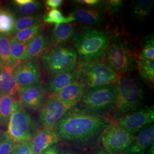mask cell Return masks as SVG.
<instances>
[{
  "label": "cell",
  "instance_id": "obj_1",
  "mask_svg": "<svg viewBox=\"0 0 154 154\" xmlns=\"http://www.w3.org/2000/svg\"><path fill=\"white\" fill-rule=\"evenodd\" d=\"M109 124L101 116L72 109L57 122L53 130L65 143L85 144L98 138Z\"/></svg>",
  "mask_w": 154,
  "mask_h": 154
},
{
  "label": "cell",
  "instance_id": "obj_2",
  "mask_svg": "<svg viewBox=\"0 0 154 154\" xmlns=\"http://www.w3.org/2000/svg\"><path fill=\"white\" fill-rule=\"evenodd\" d=\"M79 63L100 61L110 45L108 34L104 31L84 27L76 31L72 38Z\"/></svg>",
  "mask_w": 154,
  "mask_h": 154
},
{
  "label": "cell",
  "instance_id": "obj_3",
  "mask_svg": "<svg viewBox=\"0 0 154 154\" xmlns=\"http://www.w3.org/2000/svg\"><path fill=\"white\" fill-rule=\"evenodd\" d=\"M114 86L116 98L112 108L120 117L138 110L143 104V89L135 79L129 76L120 77Z\"/></svg>",
  "mask_w": 154,
  "mask_h": 154
},
{
  "label": "cell",
  "instance_id": "obj_4",
  "mask_svg": "<svg viewBox=\"0 0 154 154\" xmlns=\"http://www.w3.org/2000/svg\"><path fill=\"white\" fill-rule=\"evenodd\" d=\"M115 98L114 85L86 88L78 103L72 109L88 114L100 116L113 107Z\"/></svg>",
  "mask_w": 154,
  "mask_h": 154
},
{
  "label": "cell",
  "instance_id": "obj_5",
  "mask_svg": "<svg viewBox=\"0 0 154 154\" xmlns=\"http://www.w3.org/2000/svg\"><path fill=\"white\" fill-rule=\"evenodd\" d=\"M75 70L77 81L82 83L86 88L114 85L120 78L119 74L102 60L79 63Z\"/></svg>",
  "mask_w": 154,
  "mask_h": 154
},
{
  "label": "cell",
  "instance_id": "obj_6",
  "mask_svg": "<svg viewBox=\"0 0 154 154\" xmlns=\"http://www.w3.org/2000/svg\"><path fill=\"white\" fill-rule=\"evenodd\" d=\"M7 134L14 144L32 140L38 132L35 122L17 99L12 107Z\"/></svg>",
  "mask_w": 154,
  "mask_h": 154
},
{
  "label": "cell",
  "instance_id": "obj_7",
  "mask_svg": "<svg viewBox=\"0 0 154 154\" xmlns=\"http://www.w3.org/2000/svg\"><path fill=\"white\" fill-rule=\"evenodd\" d=\"M78 57L74 49L67 45H62L48 50L41 57L43 70L50 75L75 69Z\"/></svg>",
  "mask_w": 154,
  "mask_h": 154
},
{
  "label": "cell",
  "instance_id": "obj_8",
  "mask_svg": "<svg viewBox=\"0 0 154 154\" xmlns=\"http://www.w3.org/2000/svg\"><path fill=\"white\" fill-rule=\"evenodd\" d=\"M106 63L117 74H128L137 67V60L129 47L119 41H114L105 55Z\"/></svg>",
  "mask_w": 154,
  "mask_h": 154
},
{
  "label": "cell",
  "instance_id": "obj_9",
  "mask_svg": "<svg viewBox=\"0 0 154 154\" xmlns=\"http://www.w3.org/2000/svg\"><path fill=\"white\" fill-rule=\"evenodd\" d=\"M100 137L102 144L106 151L110 154H115L123 152L129 147L135 135L113 122L106 126Z\"/></svg>",
  "mask_w": 154,
  "mask_h": 154
},
{
  "label": "cell",
  "instance_id": "obj_10",
  "mask_svg": "<svg viewBox=\"0 0 154 154\" xmlns=\"http://www.w3.org/2000/svg\"><path fill=\"white\" fill-rule=\"evenodd\" d=\"M69 110L57 95L50 94L39 108V122L44 128L53 130L57 122Z\"/></svg>",
  "mask_w": 154,
  "mask_h": 154
},
{
  "label": "cell",
  "instance_id": "obj_11",
  "mask_svg": "<svg viewBox=\"0 0 154 154\" xmlns=\"http://www.w3.org/2000/svg\"><path fill=\"white\" fill-rule=\"evenodd\" d=\"M154 120V108L151 107L137 110L122 116L116 123L127 131L134 134L150 125Z\"/></svg>",
  "mask_w": 154,
  "mask_h": 154
},
{
  "label": "cell",
  "instance_id": "obj_12",
  "mask_svg": "<svg viewBox=\"0 0 154 154\" xmlns=\"http://www.w3.org/2000/svg\"><path fill=\"white\" fill-rule=\"evenodd\" d=\"M13 75L20 88L41 83V72L38 60L21 62L13 70Z\"/></svg>",
  "mask_w": 154,
  "mask_h": 154
},
{
  "label": "cell",
  "instance_id": "obj_13",
  "mask_svg": "<svg viewBox=\"0 0 154 154\" xmlns=\"http://www.w3.org/2000/svg\"><path fill=\"white\" fill-rule=\"evenodd\" d=\"M46 93L45 87L41 83L20 88L18 100L23 108L35 111L44 103Z\"/></svg>",
  "mask_w": 154,
  "mask_h": 154
},
{
  "label": "cell",
  "instance_id": "obj_14",
  "mask_svg": "<svg viewBox=\"0 0 154 154\" xmlns=\"http://www.w3.org/2000/svg\"><path fill=\"white\" fill-rule=\"evenodd\" d=\"M154 125L144 127L139 131L131 144L122 153L123 154H144L149 146L154 144Z\"/></svg>",
  "mask_w": 154,
  "mask_h": 154
},
{
  "label": "cell",
  "instance_id": "obj_15",
  "mask_svg": "<svg viewBox=\"0 0 154 154\" xmlns=\"http://www.w3.org/2000/svg\"><path fill=\"white\" fill-rule=\"evenodd\" d=\"M72 16L75 20L88 28L100 27L106 20L105 13L96 9H89L77 7L72 9Z\"/></svg>",
  "mask_w": 154,
  "mask_h": 154
},
{
  "label": "cell",
  "instance_id": "obj_16",
  "mask_svg": "<svg viewBox=\"0 0 154 154\" xmlns=\"http://www.w3.org/2000/svg\"><path fill=\"white\" fill-rule=\"evenodd\" d=\"M48 36L42 32L37 34L28 44L22 62L38 60L49 50Z\"/></svg>",
  "mask_w": 154,
  "mask_h": 154
},
{
  "label": "cell",
  "instance_id": "obj_17",
  "mask_svg": "<svg viewBox=\"0 0 154 154\" xmlns=\"http://www.w3.org/2000/svg\"><path fill=\"white\" fill-rule=\"evenodd\" d=\"M75 81H77L75 70L62 72L51 75L47 81L45 88L50 94L57 95L63 88Z\"/></svg>",
  "mask_w": 154,
  "mask_h": 154
},
{
  "label": "cell",
  "instance_id": "obj_18",
  "mask_svg": "<svg viewBox=\"0 0 154 154\" xmlns=\"http://www.w3.org/2000/svg\"><path fill=\"white\" fill-rule=\"evenodd\" d=\"M86 89L82 83L75 81L63 88L57 96L61 102L70 109L78 103Z\"/></svg>",
  "mask_w": 154,
  "mask_h": 154
},
{
  "label": "cell",
  "instance_id": "obj_19",
  "mask_svg": "<svg viewBox=\"0 0 154 154\" xmlns=\"http://www.w3.org/2000/svg\"><path fill=\"white\" fill-rule=\"evenodd\" d=\"M75 32V26L73 23H62L55 26L48 36L49 46L53 48L64 45L72 39Z\"/></svg>",
  "mask_w": 154,
  "mask_h": 154
},
{
  "label": "cell",
  "instance_id": "obj_20",
  "mask_svg": "<svg viewBox=\"0 0 154 154\" xmlns=\"http://www.w3.org/2000/svg\"><path fill=\"white\" fill-rule=\"evenodd\" d=\"M53 130L44 128L37 132L31 140L34 154H41L59 141Z\"/></svg>",
  "mask_w": 154,
  "mask_h": 154
},
{
  "label": "cell",
  "instance_id": "obj_21",
  "mask_svg": "<svg viewBox=\"0 0 154 154\" xmlns=\"http://www.w3.org/2000/svg\"><path fill=\"white\" fill-rule=\"evenodd\" d=\"M13 68L4 66L0 72V93L16 98L18 94L19 86L13 75Z\"/></svg>",
  "mask_w": 154,
  "mask_h": 154
},
{
  "label": "cell",
  "instance_id": "obj_22",
  "mask_svg": "<svg viewBox=\"0 0 154 154\" xmlns=\"http://www.w3.org/2000/svg\"><path fill=\"white\" fill-rule=\"evenodd\" d=\"M16 20V16L11 10L0 8V34L12 35Z\"/></svg>",
  "mask_w": 154,
  "mask_h": 154
},
{
  "label": "cell",
  "instance_id": "obj_23",
  "mask_svg": "<svg viewBox=\"0 0 154 154\" xmlns=\"http://www.w3.org/2000/svg\"><path fill=\"white\" fill-rule=\"evenodd\" d=\"M13 10H11L16 16L19 18L23 17L33 16L39 15V13L43 10L44 6L39 1L31 0L29 2L22 5H14L13 6Z\"/></svg>",
  "mask_w": 154,
  "mask_h": 154
},
{
  "label": "cell",
  "instance_id": "obj_24",
  "mask_svg": "<svg viewBox=\"0 0 154 154\" xmlns=\"http://www.w3.org/2000/svg\"><path fill=\"white\" fill-rule=\"evenodd\" d=\"M154 1L136 0L131 2V13L134 18L140 21H144L152 11Z\"/></svg>",
  "mask_w": 154,
  "mask_h": 154
},
{
  "label": "cell",
  "instance_id": "obj_25",
  "mask_svg": "<svg viewBox=\"0 0 154 154\" xmlns=\"http://www.w3.org/2000/svg\"><path fill=\"white\" fill-rule=\"evenodd\" d=\"M16 98L2 94L0 97V126L8 127L11 116V110Z\"/></svg>",
  "mask_w": 154,
  "mask_h": 154
},
{
  "label": "cell",
  "instance_id": "obj_26",
  "mask_svg": "<svg viewBox=\"0 0 154 154\" xmlns=\"http://www.w3.org/2000/svg\"><path fill=\"white\" fill-rule=\"evenodd\" d=\"M0 60L4 66L14 68L18 65L12 58L9 37L0 34Z\"/></svg>",
  "mask_w": 154,
  "mask_h": 154
},
{
  "label": "cell",
  "instance_id": "obj_27",
  "mask_svg": "<svg viewBox=\"0 0 154 154\" xmlns=\"http://www.w3.org/2000/svg\"><path fill=\"white\" fill-rule=\"evenodd\" d=\"M43 17L40 14L33 16L23 17L17 19L13 31V35L23 30L32 28L42 24Z\"/></svg>",
  "mask_w": 154,
  "mask_h": 154
},
{
  "label": "cell",
  "instance_id": "obj_28",
  "mask_svg": "<svg viewBox=\"0 0 154 154\" xmlns=\"http://www.w3.org/2000/svg\"><path fill=\"white\" fill-rule=\"evenodd\" d=\"M140 76L147 82H154V60H138L137 67Z\"/></svg>",
  "mask_w": 154,
  "mask_h": 154
},
{
  "label": "cell",
  "instance_id": "obj_29",
  "mask_svg": "<svg viewBox=\"0 0 154 154\" xmlns=\"http://www.w3.org/2000/svg\"><path fill=\"white\" fill-rule=\"evenodd\" d=\"M43 22L47 23H54L55 26L62 23H72L75 21V19L72 16L65 17L61 11L57 9L50 10L42 18Z\"/></svg>",
  "mask_w": 154,
  "mask_h": 154
},
{
  "label": "cell",
  "instance_id": "obj_30",
  "mask_svg": "<svg viewBox=\"0 0 154 154\" xmlns=\"http://www.w3.org/2000/svg\"><path fill=\"white\" fill-rule=\"evenodd\" d=\"M43 30V25L41 24L18 32L16 33L13 37L17 41L21 43H29L39 32Z\"/></svg>",
  "mask_w": 154,
  "mask_h": 154
},
{
  "label": "cell",
  "instance_id": "obj_31",
  "mask_svg": "<svg viewBox=\"0 0 154 154\" xmlns=\"http://www.w3.org/2000/svg\"><path fill=\"white\" fill-rule=\"evenodd\" d=\"M28 44L17 41L13 37L10 39V47L12 58L15 62L19 64L22 61L25 51L27 49Z\"/></svg>",
  "mask_w": 154,
  "mask_h": 154
},
{
  "label": "cell",
  "instance_id": "obj_32",
  "mask_svg": "<svg viewBox=\"0 0 154 154\" xmlns=\"http://www.w3.org/2000/svg\"><path fill=\"white\" fill-rule=\"evenodd\" d=\"M139 60H154V35H151L143 42V48L139 54Z\"/></svg>",
  "mask_w": 154,
  "mask_h": 154
},
{
  "label": "cell",
  "instance_id": "obj_33",
  "mask_svg": "<svg viewBox=\"0 0 154 154\" xmlns=\"http://www.w3.org/2000/svg\"><path fill=\"white\" fill-rule=\"evenodd\" d=\"M14 144L6 132L0 134V154H14Z\"/></svg>",
  "mask_w": 154,
  "mask_h": 154
},
{
  "label": "cell",
  "instance_id": "obj_34",
  "mask_svg": "<svg viewBox=\"0 0 154 154\" xmlns=\"http://www.w3.org/2000/svg\"><path fill=\"white\" fill-rule=\"evenodd\" d=\"M101 5L110 15L116 14L124 6V1L119 0H110L101 1Z\"/></svg>",
  "mask_w": 154,
  "mask_h": 154
},
{
  "label": "cell",
  "instance_id": "obj_35",
  "mask_svg": "<svg viewBox=\"0 0 154 154\" xmlns=\"http://www.w3.org/2000/svg\"><path fill=\"white\" fill-rule=\"evenodd\" d=\"M14 154H34L31 140L14 144Z\"/></svg>",
  "mask_w": 154,
  "mask_h": 154
},
{
  "label": "cell",
  "instance_id": "obj_36",
  "mask_svg": "<svg viewBox=\"0 0 154 154\" xmlns=\"http://www.w3.org/2000/svg\"><path fill=\"white\" fill-rule=\"evenodd\" d=\"M74 4H77L78 5H82L95 8L97 6H99L100 5V1L99 0H75L72 1Z\"/></svg>",
  "mask_w": 154,
  "mask_h": 154
},
{
  "label": "cell",
  "instance_id": "obj_37",
  "mask_svg": "<svg viewBox=\"0 0 154 154\" xmlns=\"http://www.w3.org/2000/svg\"><path fill=\"white\" fill-rule=\"evenodd\" d=\"M63 2V0H47L45 1V6L50 11L57 9L62 5Z\"/></svg>",
  "mask_w": 154,
  "mask_h": 154
},
{
  "label": "cell",
  "instance_id": "obj_38",
  "mask_svg": "<svg viewBox=\"0 0 154 154\" xmlns=\"http://www.w3.org/2000/svg\"><path fill=\"white\" fill-rule=\"evenodd\" d=\"M41 154H59V149L56 145H53L49 148L46 149Z\"/></svg>",
  "mask_w": 154,
  "mask_h": 154
},
{
  "label": "cell",
  "instance_id": "obj_39",
  "mask_svg": "<svg viewBox=\"0 0 154 154\" xmlns=\"http://www.w3.org/2000/svg\"><path fill=\"white\" fill-rule=\"evenodd\" d=\"M93 154H110L108 152H107L106 151H103V150H100V151H97L95 152H94Z\"/></svg>",
  "mask_w": 154,
  "mask_h": 154
},
{
  "label": "cell",
  "instance_id": "obj_40",
  "mask_svg": "<svg viewBox=\"0 0 154 154\" xmlns=\"http://www.w3.org/2000/svg\"><path fill=\"white\" fill-rule=\"evenodd\" d=\"M4 65H3V63H2V62L1 61V60H0V72H1L2 70V69H3V67H4Z\"/></svg>",
  "mask_w": 154,
  "mask_h": 154
},
{
  "label": "cell",
  "instance_id": "obj_41",
  "mask_svg": "<svg viewBox=\"0 0 154 154\" xmlns=\"http://www.w3.org/2000/svg\"><path fill=\"white\" fill-rule=\"evenodd\" d=\"M73 154V153H72V152H62L61 154Z\"/></svg>",
  "mask_w": 154,
  "mask_h": 154
},
{
  "label": "cell",
  "instance_id": "obj_42",
  "mask_svg": "<svg viewBox=\"0 0 154 154\" xmlns=\"http://www.w3.org/2000/svg\"><path fill=\"white\" fill-rule=\"evenodd\" d=\"M1 95H2V94H1V93H0V97H1Z\"/></svg>",
  "mask_w": 154,
  "mask_h": 154
},
{
  "label": "cell",
  "instance_id": "obj_43",
  "mask_svg": "<svg viewBox=\"0 0 154 154\" xmlns=\"http://www.w3.org/2000/svg\"><path fill=\"white\" fill-rule=\"evenodd\" d=\"M1 1H0V4H1Z\"/></svg>",
  "mask_w": 154,
  "mask_h": 154
}]
</instances>
